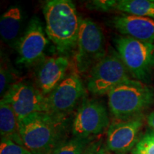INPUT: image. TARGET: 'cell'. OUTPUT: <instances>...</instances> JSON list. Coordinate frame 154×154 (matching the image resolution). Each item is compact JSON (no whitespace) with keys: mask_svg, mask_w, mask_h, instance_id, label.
<instances>
[{"mask_svg":"<svg viewBox=\"0 0 154 154\" xmlns=\"http://www.w3.org/2000/svg\"><path fill=\"white\" fill-rule=\"evenodd\" d=\"M66 118L48 112H38L19 122L23 146L33 154H52L66 140Z\"/></svg>","mask_w":154,"mask_h":154,"instance_id":"6da1fadb","label":"cell"},{"mask_svg":"<svg viewBox=\"0 0 154 154\" xmlns=\"http://www.w3.org/2000/svg\"><path fill=\"white\" fill-rule=\"evenodd\" d=\"M45 30L59 53L68 52L77 45L81 18L69 0H50L44 6Z\"/></svg>","mask_w":154,"mask_h":154,"instance_id":"7a4b0ae2","label":"cell"},{"mask_svg":"<svg viewBox=\"0 0 154 154\" xmlns=\"http://www.w3.org/2000/svg\"><path fill=\"white\" fill-rule=\"evenodd\" d=\"M154 103V90L140 81L131 79L108 94L109 110L116 119L138 116Z\"/></svg>","mask_w":154,"mask_h":154,"instance_id":"3957f363","label":"cell"},{"mask_svg":"<svg viewBox=\"0 0 154 154\" xmlns=\"http://www.w3.org/2000/svg\"><path fill=\"white\" fill-rule=\"evenodd\" d=\"M114 44L130 76L142 82L149 80L154 69V44L124 36L116 38Z\"/></svg>","mask_w":154,"mask_h":154,"instance_id":"277c9868","label":"cell"},{"mask_svg":"<svg viewBox=\"0 0 154 154\" xmlns=\"http://www.w3.org/2000/svg\"><path fill=\"white\" fill-rule=\"evenodd\" d=\"M131 79L119 54L114 51L105 55L90 70L87 89L96 96H104L117 86Z\"/></svg>","mask_w":154,"mask_h":154,"instance_id":"5b68a950","label":"cell"},{"mask_svg":"<svg viewBox=\"0 0 154 154\" xmlns=\"http://www.w3.org/2000/svg\"><path fill=\"white\" fill-rule=\"evenodd\" d=\"M75 61L78 71L85 73L105 57L104 36L101 29L91 19H81Z\"/></svg>","mask_w":154,"mask_h":154,"instance_id":"8992f818","label":"cell"},{"mask_svg":"<svg viewBox=\"0 0 154 154\" xmlns=\"http://www.w3.org/2000/svg\"><path fill=\"white\" fill-rule=\"evenodd\" d=\"M2 99L12 108L19 123L33 113H49L47 96L28 82L15 83Z\"/></svg>","mask_w":154,"mask_h":154,"instance_id":"52a82bcc","label":"cell"},{"mask_svg":"<svg viewBox=\"0 0 154 154\" xmlns=\"http://www.w3.org/2000/svg\"><path fill=\"white\" fill-rule=\"evenodd\" d=\"M110 123L107 109L103 103L95 99H86L77 111L73 121V136L94 138L109 128Z\"/></svg>","mask_w":154,"mask_h":154,"instance_id":"ba28073f","label":"cell"},{"mask_svg":"<svg viewBox=\"0 0 154 154\" xmlns=\"http://www.w3.org/2000/svg\"><path fill=\"white\" fill-rule=\"evenodd\" d=\"M49 41L42 22L38 17H33L15 47L17 63L29 67L39 62L44 58Z\"/></svg>","mask_w":154,"mask_h":154,"instance_id":"9c48e42d","label":"cell"},{"mask_svg":"<svg viewBox=\"0 0 154 154\" xmlns=\"http://www.w3.org/2000/svg\"><path fill=\"white\" fill-rule=\"evenodd\" d=\"M84 94L85 88L79 75L69 74L47 96L49 113L66 118Z\"/></svg>","mask_w":154,"mask_h":154,"instance_id":"30bf717a","label":"cell"},{"mask_svg":"<svg viewBox=\"0 0 154 154\" xmlns=\"http://www.w3.org/2000/svg\"><path fill=\"white\" fill-rule=\"evenodd\" d=\"M143 125L141 115L126 119H116L108 128L106 146L109 151L124 153L132 149L137 143L138 134Z\"/></svg>","mask_w":154,"mask_h":154,"instance_id":"8fae6325","label":"cell"},{"mask_svg":"<svg viewBox=\"0 0 154 154\" xmlns=\"http://www.w3.org/2000/svg\"><path fill=\"white\" fill-rule=\"evenodd\" d=\"M69 66L68 58L63 56L51 57L42 61L36 72L38 88L47 96L65 78Z\"/></svg>","mask_w":154,"mask_h":154,"instance_id":"7c38bea8","label":"cell"},{"mask_svg":"<svg viewBox=\"0 0 154 154\" xmlns=\"http://www.w3.org/2000/svg\"><path fill=\"white\" fill-rule=\"evenodd\" d=\"M112 23L124 36L154 44V19L124 14L115 17Z\"/></svg>","mask_w":154,"mask_h":154,"instance_id":"4fadbf2b","label":"cell"},{"mask_svg":"<svg viewBox=\"0 0 154 154\" xmlns=\"http://www.w3.org/2000/svg\"><path fill=\"white\" fill-rule=\"evenodd\" d=\"M24 12L18 5L9 7L0 18V35L2 40L10 47H16L24 33Z\"/></svg>","mask_w":154,"mask_h":154,"instance_id":"5bb4252c","label":"cell"},{"mask_svg":"<svg viewBox=\"0 0 154 154\" xmlns=\"http://www.w3.org/2000/svg\"><path fill=\"white\" fill-rule=\"evenodd\" d=\"M0 133L1 138L9 139L23 146L19 135V123L14 111L8 103L0 101Z\"/></svg>","mask_w":154,"mask_h":154,"instance_id":"9a60e30c","label":"cell"},{"mask_svg":"<svg viewBox=\"0 0 154 154\" xmlns=\"http://www.w3.org/2000/svg\"><path fill=\"white\" fill-rule=\"evenodd\" d=\"M116 10L126 14L148 17L154 19V1L153 0H119Z\"/></svg>","mask_w":154,"mask_h":154,"instance_id":"2e32d148","label":"cell"},{"mask_svg":"<svg viewBox=\"0 0 154 154\" xmlns=\"http://www.w3.org/2000/svg\"><path fill=\"white\" fill-rule=\"evenodd\" d=\"M94 138L73 137L61 143L52 154H83Z\"/></svg>","mask_w":154,"mask_h":154,"instance_id":"e0dca14e","label":"cell"},{"mask_svg":"<svg viewBox=\"0 0 154 154\" xmlns=\"http://www.w3.org/2000/svg\"><path fill=\"white\" fill-rule=\"evenodd\" d=\"M14 73L9 66L8 63L2 59L0 69V94L2 97L11 86L15 84L14 83Z\"/></svg>","mask_w":154,"mask_h":154,"instance_id":"ac0fdd59","label":"cell"},{"mask_svg":"<svg viewBox=\"0 0 154 154\" xmlns=\"http://www.w3.org/2000/svg\"><path fill=\"white\" fill-rule=\"evenodd\" d=\"M133 154H154V131L146 134L138 140Z\"/></svg>","mask_w":154,"mask_h":154,"instance_id":"d6986e66","label":"cell"},{"mask_svg":"<svg viewBox=\"0 0 154 154\" xmlns=\"http://www.w3.org/2000/svg\"><path fill=\"white\" fill-rule=\"evenodd\" d=\"M0 154H33L24 146L7 138H1Z\"/></svg>","mask_w":154,"mask_h":154,"instance_id":"ffe728a7","label":"cell"},{"mask_svg":"<svg viewBox=\"0 0 154 154\" xmlns=\"http://www.w3.org/2000/svg\"><path fill=\"white\" fill-rule=\"evenodd\" d=\"M116 0H94L86 3L88 9L99 11H109L116 9Z\"/></svg>","mask_w":154,"mask_h":154,"instance_id":"44dd1931","label":"cell"},{"mask_svg":"<svg viewBox=\"0 0 154 154\" xmlns=\"http://www.w3.org/2000/svg\"><path fill=\"white\" fill-rule=\"evenodd\" d=\"M83 154H109V151L102 140H93L86 147Z\"/></svg>","mask_w":154,"mask_h":154,"instance_id":"7402d4cb","label":"cell"},{"mask_svg":"<svg viewBox=\"0 0 154 154\" xmlns=\"http://www.w3.org/2000/svg\"><path fill=\"white\" fill-rule=\"evenodd\" d=\"M147 123L149 126L154 130V111L147 116Z\"/></svg>","mask_w":154,"mask_h":154,"instance_id":"603a6c76","label":"cell"}]
</instances>
